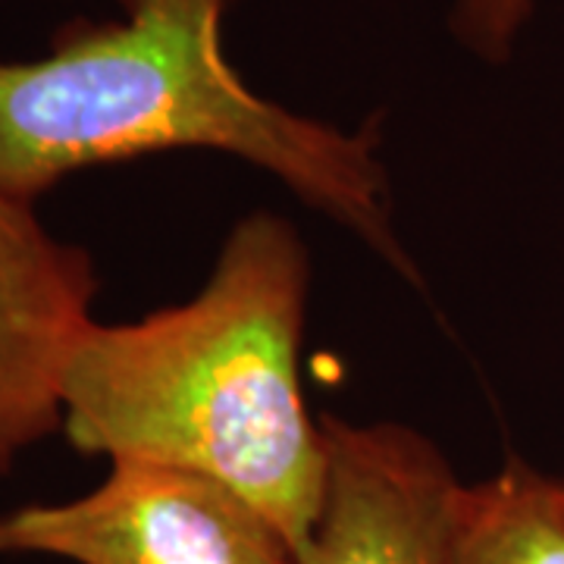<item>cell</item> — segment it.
Here are the masks:
<instances>
[{
  "label": "cell",
  "instance_id": "cell-1",
  "mask_svg": "<svg viewBox=\"0 0 564 564\" xmlns=\"http://www.w3.org/2000/svg\"><path fill=\"white\" fill-rule=\"evenodd\" d=\"M307 251L273 214L223 245L192 302L91 323L63 380V433L82 455L207 474L299 552L317 524L326 443L302 392Z\"/></svg>",
  "mask_w": 564,
  "mask_h": 564
},
{
  "label": "cell",
  "instance_id": "cell-2",
  "mask_svg": "<svg viewBox=\"0 0 564 564\" xmlns=\"http://www.w3.org/2000/svg\"><path fill=\"white\" fill-rule=\"evenodd\" d=\"M236 0H120L122 17L66 25L39 61H0V188L39 202L98 163L223 151L285 182L392 270H417L392 229L377 132H345L254 95L223 51Z\"/></svg>",
  "mask_w": 564,
  "mask_h": 564
},
{
  "label": "cell",
  "instance_id": "cell-3",
  "mask_svg": "<svg viewBox=\"0 0 564 564\" xmlns=\"http://www.w3.org/2000/svg\"><path fill=\"white\" fill-rule=\"evenodd\" d=\"M0 555L73 564H295L276 524L236 489L185 467L110 462L91 492L0 514Z\"/></svg>",
  "mask_w": 564,
  "mask_h": 564
},
{
  "label": "cell",
  "instance_id": "cell-4",
  "mask_svg": "<svg viewBox=\"0 0 564 564\" xmlns=\"http://www.w3.org/2000/svg\"><path fill=\"white\" fill-rule=\"evenodd\" d=\"M326 486L295 564H452L464 484L402 423L323 417Z\"/></svg>",
  "mask_w": 564,
  "mask_h": 564
},
{
  "label": "cell",
  "instance_id": "cell-5",
  "mask_svg": "<svg viewBox=\"0 0 564 564\" xmlns=\"http://www.w3.org/2000/svg\"><path fill=\"white\" fill-rule=\"evenodd\" d=\"M91 254L57 239L35 204L0 188V477L63 430V380L95 323Z\"/></svg>",
  "mask_w": 564,
  "mask_h": 564
},
{
  "label": "cell",
  "instance_id": "cell-6",
  "mask_svg": "<svg viewBox=\"0 0 564 564\" xmlns=\"http://www.w3.org/2000/svg\"><path fill=\"white\" fill-rule=\"evenodd\" d=\"M452 564H564L562 480L511 458L499 474L464 484Z\"/></svg>",
  "mask_w": 564,
  "mask_h": 564
},
{
  "label": "cell",
  "instance_id": "cell-7",
  "mask_svg": "<svg viewBox=\"0 0 564 564\" xmlns=\"http://www.w3.org/2000/svg\"><path fill=\"white\" fill-rule=\"evenodd\" d=\"M530 13L533 0H455L452 29L464 47L486 61L502 63Z\"/></svg>",
  "mask_w": 564,
  "mask_h": 564
},
{
  "label": "cell",
  "instance_id": "cell-8",
  "mask_svg": "<svg viewBox=\"0 0 564 564\" xmlns=\"http://www.w3.org/2000/svg\"><path fill=\"white\" fill-rule=\"evenodd\" d=\"M562 492H564V480H562Z\"/></svg>",
  "mask_w": 564,
  "mask_h": 564
}]
</instances>
